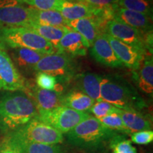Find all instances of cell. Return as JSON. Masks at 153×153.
<instances>
[{
    "mask_svg": "<svg viewBox=\"0 0 153 153\" xmlns=\"http://www.w3.org/2000/svg\"><path fill=\"white\" fill-rule=\"evenodd\" d=\"M38 109L23 91H8L0 97V131L9 134L38 117Z\"/></svg>",
    "mask_w": 153,
    "mask_h": 153,
    "instance_id": "6da1fadb",
    "label": "cell"
},
{
    "mask_svg": "<svg viewBox=\"0 0 153 153\" xmlns=\"http://www.w3.org/2000/svg\"><path fill=\"white\" fill-rule=\"evenodd\" d=\"M66 135L67 141L72 146L82 150H95L110 145L118 133L103 125L97 118L90 116Z\"/></svg>",
    "mask_w": 153,
    "mask_h": 153,
    "instance_id": "7a4b0ae2",
    "label": "cell"
},
{
    "mask_svg": "<svg viewBox=\"0 0 153 153\" xmlns=\"http://www.w3.org/2000/svg\"><path fill=\"white\" fill-rule=\"evenodd\" d=\"M101 98L122 110L140 111L146 106L144 99L133 86L118 75L102 77Z\"/></svg>",
    "mask_w": 153,
    "mask_h": 153,
    "instance_id": "3957f363",
    "label": "cell"
},
{
    "mask_svg": "<svg viewBox=\"0 0 153 153\" xmlns=\"http://www.w3.org/2000/svg\"><path fill=\"white\" fill-rule=\"evenodd\" d=\"M17 48H26L45 55L55 53V48L50 42L25 27H0V48L6 51Z\"/></svg>",
    "mask_w": 153,
    "mask_h": 153,
    "instance_id": "277c9868",
    "label": "cell"
},
{
    "mask_svg": "<svg viewBox=\"0 0 153 153\" xmlns=\"http://www.w3.org/2000/svg\"><path fill=\"white\" fill-rule=\"evenodd\" d=\"M13 138L24 148L29 144L60 145L64 141L63 134L54 128L43 123L38 117L13 133H9Z\"/></svg>",
    "mask_w": 153,
    "mask_h": 153,
    "instance_id": "5b68a950",
    "label": "cell"
},
{
    "mask_svg": "<svg viewBox=\"0 0 153 153\" xmlns=\"http://www.w3.org/2000/svg\"><path fill=\"white\" fill-rule=\"evenodd\" d=\"M34 71L54 76L57 82H68L76 75V63L72 57L62 53L45 55L34 68Z\"/></svg>",
    "mask_w": 153,
    "mask_h": 153,
    "instance_id": "8992f818",
    "label": "cell"
},
{
    "mask_svg": "<svg viewBox=\"0 0 153 153\" xmlns=\"http://www.w3.org/2000/svg\"><path fill=\"white\" fill-rule=\"evenodd\" d=\"M38 118L62 134L68 133L79 123L90 117L87 112H80L65 106L49 111L38 110Z\"/></svg>",
    "mask_w": 153,
    "mask_h": 153,
    "instance_id": "52a82bcc",
    "label": "cell"
},
{
    "mask_svg": "<svg viewBox=\"0 0 153 153\" xmlns=\"http://www.w3.org/2000/svg\"><path fill=\"white\" fill-rule=\"evenodd\" d=\"M27 83L15 67L9 55L0 48V90L25 92Z\"/></svg>",
    "mask_w": 153,
    "mask_h": 153,
    "instance_id": "ba28073f",
    "label": "cell"
},
{
    "mask_svg": "<svg viewBox=\"0 0 153 153\" xmlns=\"http://www.w3.org/2000/svg\"><path fill=\"white\" fill-rule=\"evenodd\" d=\"M104 30H106V32L104 33L108 34L112 37L135 48L144 55H146V33L114 19L107 23Z\"/></svg>",
    "mask_w": 153,
    "mask_h": 153,
    "instance_id": "9c48e42d",
    "label": "cell"
},
{
    "mask_svg": "<svg viewBox=\"0 0 153 153\" xmlns=\"http://www.w3.org/2000/svg\"><path fill=\"white\" fill-rule=\"evenodd\" d=\"M31 23L30 7L18 1L7 0L0 4V27H25Z\"/></svg>",
    "mask_w": 153,
    "mask_h": 153,
    "instance_id": "30bf717a",
    "label": "cell"
},
{
    "mask_svg": "<svg viewBox=\"0 0 153 153\" xmlns=\"http://www.w3.org/2000/svg\"><path fill=\"white\" fill-rule=\"evenodd\" d=\"M113 51L122 64L134 71L140 67L145 55L135 48L116 39L107 33H104Z\"/></svg>",
    "mask_w": 153,
    "mask_h": 153,
    "instance_id": "8fae6325",
    "label": "cell"
},
{
    "mask_svg": "<svg viewBox=\"0 0 153 153\" xmlns=\"http://www.w3.org/2000/svg\"><path fill=\"white\" fill-rule=\"evenodd\" d=\"M90 48L91 56L97 62L111 68L123 67V65L113 51L104 33L99 34Z\"/></svg>",
    "mask_w": 153,
    "mask_h": 153,
    "instance_id": "7c38bea8",
    "label": "cell"
},
{
    "mask_svg": "<svg viewBox=\"0 0 153 153\" xmlns=\"http://www.w3.org/2000/svg\"><path fill=\"white\" fill-rule=\"evenodd\" d=\"M25 92L33 98L32 100L37 107L38 111H49L63 106L62 92L41 89L38 86L31 85L29 82L27 83V88Z\"/></svg>",
    "mask_w": 153,
    "mask_h": 153,
    "instance_id": "4fadbf2b",
    "label": "cell"
},
{
    "mask_svg": "<svg viewBox=\"0 0 153 153\" xmlns=\"http://www.w3.org/2000/svg\"><path fill=\"white\" fill-rule=\"evenodd\" d=\"M114 19L136 28L144 33L152 31V18L147 15L114 5Z\"/></svg>",
    "mask_w": 153,
    "mask_h": 153,
    "instance_id": "5bb4252c",
    "label": "cell"
},
{
    "mask_svg": "<svg viewBox=\"0 0 153 153\" xmlns=\"http://www.w3.org/2000/svg\"><path fill=\"white\" fill-rule=\"evenodd\" d=\"M57 53L74 56H85L88 48L82 36L72 30H68L64 34L56 48Z\"/></svg>",
    "mask_w": 153,
    "mask_h": 153,
    "instance_id": "9a60e30c",
    "label": "cell"
},
{
    "mask_svg": "<svg viewBox=\"0 0 153 153\" xmlns=\"http://www.w3.org/2000/svg\"><path fill=\"white\" fill-rule=\"evenodd\" d=\"M11 59L17 70L23 72L34 71V68L45 54L26 48L9 50Z\"/></svg>",
    "mask_w": 153,
    "mask_h": 153,
    "instance_id": "2e32d148",
    "label": "cell"
},
{
    "mask_svg": "<svg viewBox=\"0 0 153 153\" xmlns=\"http://www.w3.org/2000/svg\"><path fill=\"white\" fill-rule=\"evenodd\" d=\"M79 91L89 96L95 101H103L101 98V83L102 77L92 72H85L74 76Z\"/></svg>",
    "mask_w": 153,
    "mask_h": 153,
    "instance_id": "e0dca14e",
    "label": "cell"
},
{
    "mask_svg": "<svg viewBox=\"0 0 153 153\" xmlns=\"http://www.w3.org/2000/svg\"><path fill=\"white\" fill-rule=\"evenodd\" d=\"M67 26L70 30H74L82 36L88 48L91 46L97 36L101 33L92 18H83L67 22Z\"/></svg>",
    "mask_w": 153,
    "mask_h": 153,
    "instance_id": "ac0fdd59",
    "label": "cell"
},
{
    "mask_svg": "<svg viewBox=\"0 0 153 153\" xmlns=\"http://www.w3.org/2000/svg\"><path fill=\"white\" fill-rule=\"evenodd\" d=\"M97 8L86 4L63 0L60 12L67 22L83 18H94Z\"/></svg>",
    "mask_w": 153,
    "mask_h": 153,
    "instance_id": "d6986e66",
    "label": "cell"
},
{
    "mask_svg": "<svg viewBox=\"0 0 153 153\" xmlns=\"http://www.w3.org/2000/svg\"><path fill=\"white\" fill-rule=\"evenodd\" d=\"M139 72L134 71L133 79L141 91L148 94L153 93V61L152 55L144 57Z\"/></svg>",
    "mask_w": 153,
    "mask_h": 153,
    "instance_id": "ffe728a7",
    "label": "cell"
},
{
    "mask_svg": "<svg viewBox=\"0 0 153 153\" xmlns=\"http://www.w3.org/2000/svg\"><path fill=\"white\" fill-rule=\"evenodd\" d=\"M118 114L124 125L131 133L143 131H151L152 123L150 120L140 111L120 109Z\"/></svg>",
    "mask_w": 153,
    "mask_h": 153,
    "instance_id": "44dd1931",
    "label": "cell"
},
{
    "mask_svg": "<svg viewBox=\"0 0 153 153\" xmlns=\"http://www.w3.org/2000/svg\"><path fill=\"white\" fill-rule=\"evenodd\" d=\"M31 23L40 25L67 28V21L63 18L61 13L55 10H38L30 7Z\"/></svg>",
    "mask_w": 153,
    "mask_h": 153,
    "instance_id": "7402d4cb",
    "label": "cell"
},
{
    "mask_svg": "<svg viewBox=\"0 0 153 153\" xmlns=\"http://www.w3.org/2000/svg\"><path fill=\"white\" fill-rule=\"evenodd\" d=\"M95 102L89 96L79 90L70 91L66 94H63V106L80 112L89 111Z\"/></svg>",
    "mask_w": 153,
    "mask_h": 153,
    "instance_id": "603a6c76",
    "label": "cell"
},
{
    "mask_svg": "<svg viewBox=\"0 0 153 153\" xmlns=\"http://www.w3.org/2000/svg\"><path fill=\"white\" fill-rule=\"evenodd\" d=\"M27 28L30 30H33L36 33L43 37L44 39L50 42L55 49L58 45V43H60L64 34L68 30H70L67 28L47 26V25H40L34 24V23H30Z\"/></svg>",
    "mask_w": 153,
    "mask_h": 153,
    "instance_id": "cb8c5ba5",
    "label": "cell"
},
{
    "mask_svg": "<svg viewBox=\"0 0 153 153\" xmlns=\"http://www.w3.org/2000/svg\"><path fill=\"white\" fill-rule=\"evenodd\" d=\"M116 5L120 8L141 13L152 18V7L147 0H118Z\"/></svg>",
    "mask_w": 153,
    "mask_h": 153,
    "instance_id": "d4e9b609",
    "label": "cell"
},
{
    "mask_svg": "<svg viewBox=\"0 0 153 153\" xmlns=\"http://www.w3.org/2000/svg\"><path fill=\"white\" fill-rule=\"evenodd\" d=\"M99 120L103 125L111 130L126 134H131V131L123 124V120L118 114H111Z\"/></svg>",
    "mask_w": 153,
    "mask_h": 153,
    "instance_id": "484cf974",
    "label": "cell"
},
{
    "mask_svg": "<svg viewBox=\"0 0 153 153\" xmlns=\"http://www.w3.org/2000/svg\"><path fill=\"white\" fill-rule=\"evenodd\" d=\"M19 2L30 5L38 10H55L60 11L63 0H17Z\"/></svg>",
    "mask_w": 153,
    "mask_h": 153,
    "instance_id": "4316f807",
    "label": "cell"
},
{
    "mask_svg": "<svg viewBox=\"0 0 153 153\" xmlns=\"http://www.w3.org/2000/svg\"><path fill=\"white\" fill-rule=\"evenodd\" d=\"M120 109L105 101H96L89 111L94 115L95 118L100 119L111 114H118Z\"/></svg>",
    "mask_w": 153,
    "mask_h": 153,
    "instance_id": "83f0119b",
    "label": "cell"
},
{
    "mask_svg": "<svg viewBox=\"0 0 153 153\" xmlns=\"http://www.w3.org/2000/svg\"><path fill=\"white\" fill-rule=\"evenodd\" d=\"M113 153H137V150L132 145V142L126 140L118 134L110 143Z\"/></svg>",
    "mask_w": 153,
    "mask_h": 153,
    "instance_id": "f1b7e54d",
    "label": "cell"
},
{
    "mask_svg": "<svg viewBox=\"0 0 153 153\" xmlns=\"http://www.w3.org/2000/svg\"><path fill=\"white\" fill-rule=\"evenodd\" d=\"M36 83L39 88L51 91H56L59 92L60 84L54 76L43 72H37L36 76Z\"/></svg>",
    "mask_w": 153,
    "mask_h": 153,
    "instance_id": "f546056e",
    "label": "cell"
},
{
    "mask_svg": "<svg viewBox=\"0 0 153 153\" xmlns=\"http://www.w3.org/2000/svg\"><path fill=\"white\" fill-rule=\"evenodd\" d=\"M24 148L9 134L0 140V153H24Z\"/></svg>",
    "mask_w": 153,
    "mask_h": 153,
    "instance_id": "4dcf8cb0",
    "label": "cell"
},
{
    "mask_svg": "<svg viewBox=\"0 0 153 153\" xmlns=\"http://www.w3.org/2000/svg\"><path fill=\"white\" fill-rule=\"evenodd\" d=\"M24 153H65L60 145L29 144L25 147Z\"/></svg>",
    "mask_w": 153,
    "mask_h": 153,
    "instance_id": "1f68e13d",
    "label": "cell"
},
{
    "mask_svg": "<svg viewBox=\"0 0 153 153\" xmlns=\"http://www.w3.org/2000/svg\"><path fill=\"white\" fill-rule=\"evenodd\" d=\"M131 142L137 145H147L153 140L152 131H143L131 133Z\"/></svg>",
    "mask_w": 153,
    "mask_h": 153,
    "instance_id": "d6a6232c",
    "label": "cell"
},
{
    "mask_svg": "<svg viewBox=\"0 0 153 153\" xmlns=\"http://www.w3.org/2000/svg\"><path fill=\"white\" fill-rule=\"evenodd\" d=\"M79 2L96 7V8H104L116 4L118 0H77Z\"/></svg>",
    "mask_w": 153,
    "mask_h": 153,
    "instance_id": "836d02e7",
    "label": "cell"
},
{
    "mask_svg": "<svg viewBox=\"0 0 153 153\" xmlns=\"http://www.w3.org/2000/svg\"><path fill=\"white\" fill-rule=\"evenodd\" d=\"M147 1H152V0H147Z\"/></svg>",
    "mask_w": 153,
    "mask_h": 153,
    "instance_id": "e575fe53",
    "label": "cell"
}]
</instances>
